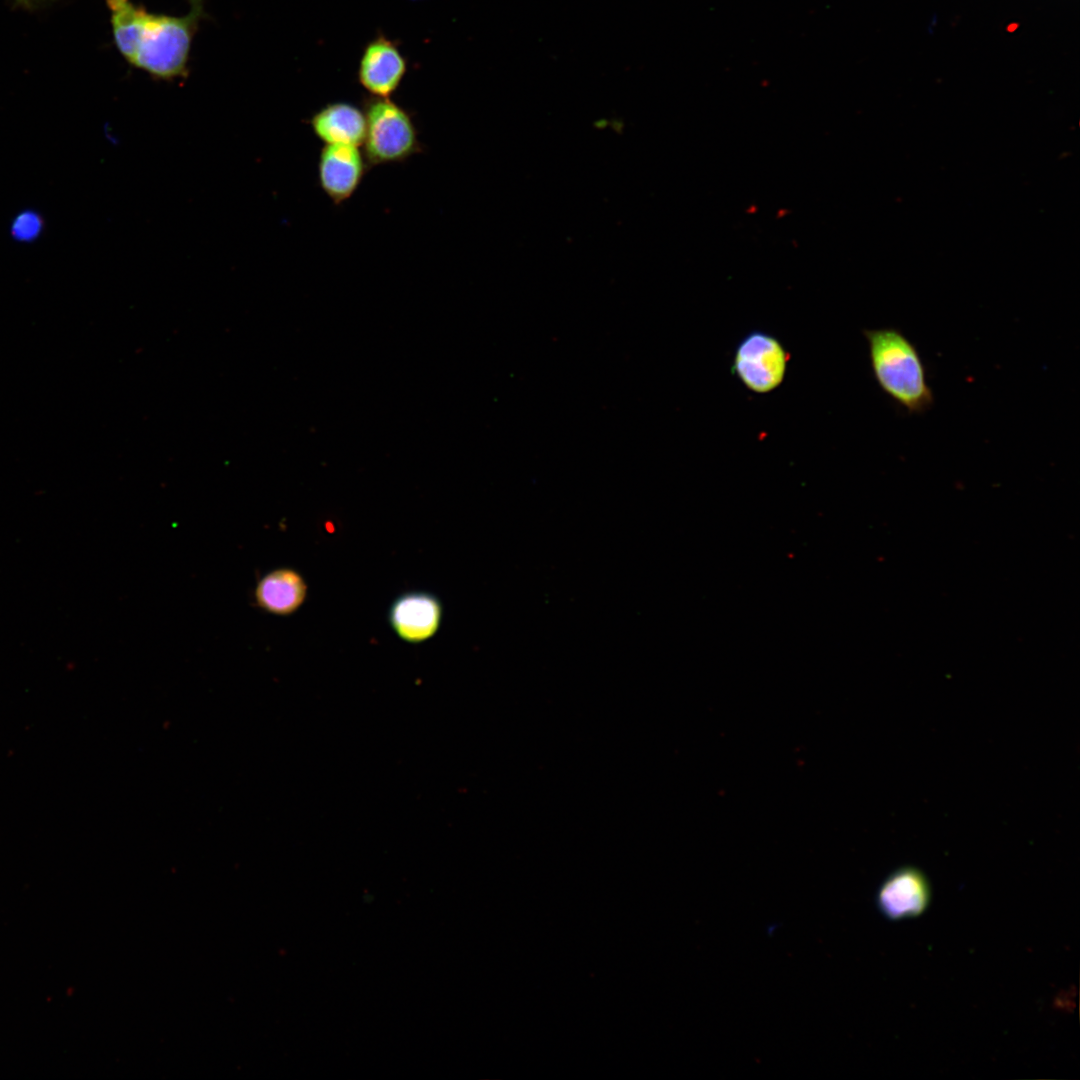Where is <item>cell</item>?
Masks as SVG:
<instances>
[{
  "label": "cell",
  "instance_id": "10",
  "mask_svg": "<svg viewBox=\"0 0 1080 1080\" xmlns=\"http://www.w3.org/2000/svg\"><path fill=\"white\" fill-rule=\"evenodd\" d=\"M307 585L303 577L290 568H278L264 575L255 589L257 605L266 612L286 616L294 613L305 601Z\"/></svg>",
  "mask_w": 1080,
  "mask_h": 1080
},
{
  "label": "cell",
  "instance_id": "9",
  "mask_svg": "<svg viewBox=\"0 0 1080 1080\" xmlns=\"http://www.w3.org/2000/svg\"><path fill=\"white\" fill-rule=\"evenodd\" d=\"M314 135L326 144L361 146L365 137L363 109L344 101L328 103L309 119Z\"/></svg>",
  "mask_w": 1080,
  "mask_h": 1080
},
{
  "label": "cell",
  "instance_id": "7",
  "mask_svg": "<svg viewBox=\"0 0 1080 1080\" xmlns=\"http://www.w3.org/2000/svg\"><path fill=\"white\" fill-rule=\"evenodd\" d=\"M442 606L437 597L426 592L399 596L392 604L389 620L395 633L404 641L428 640L439 629Z\"/></svg>",
  "mask_w": 1080,
  "mask_h": 1080
},
{
  "label": "cell",
  "instance_id": "2",
  "mask_svg": "<svg viewBox=\"0 0 1080 1080\" xmlns=\"http://www.w3.org/2000/svg\"><path fill=\"white\" fill-rule=\"evenodd\" d=\"M873 376L880 389L910 414L934 404L926 367L914 343L893 327L864 330Z\"/></svg>",
  "mask_w": 1080,
  "mask_h": 1080
},
{
  "label": "cell",
  "instance_id": "11",
  "mask_svg": "<svg viewBox=\"0 0 1080 1080\" xmlns=\"http://www.w3.org/2000/svg\"><path fill=\"white\" fill-rule=\"evenodd\" d=\"M41 224L39 216L33 213H23L15 219L12 232L17 239L29 240L38 235Z\"/></svg>",
  "mask_w": 1080,
  "mask_h": 1080
},
{
  "label": "cell",
  "instance_id": "6",
  "mask_svg": "<svg viewBox=\"0 0 1080 1080\" xmlns=\"http://www.w3.org/2000/svg\"><path fill=\"white\" fill-rule=\"evenodd\" d=\"M406 71V60L396 43L378 35L364 47L357 76L370 96L388 98L398 89Z\"/></svg>",
  "mask_w": 1080,
  "mask_h": 1080
},
{
  "label": "cell",
  "instance_id": "3",
  "mask_svg": "<svg viewBox=\"0 0 1080 1080\" xmlns=\"http://www.w3.org/2000/svg\"><path fill=\"white\" fill-rule=\"evenodd\" d=\"M363 111L366 128L362 146L369 167L401 163L421 152L410 113L390 97L366 98Z\"/></svg>",
  "mask_w": 1080,
  "mask_h": 1080
},
{
  "label": "cell",
  "instance_id": "12",
  "mask_svg": "<svg viewBox=\"0 0 1080 1080\" xmlns=\"http://www.w3.org/2000/svg\"><path fill=\"white\" fill-rule=\"evenodd\" d=\"M18 1L21 2L24 5H33V4L38 3L40 0H18Z\"/></svg>",
  "mask_w": 1080,
  "mask_h": 1080
},
{
  "label": "cell",
  "instance_id": "5",
  "mask_svg": "<svg viewBox=\"0 0 1080 1080\" xmlns=\"http://www.w3.org/2000/svg\"><path fill=\"white\" fill-rule=\"evenodd\" d=\"M368 166L359 147L326 144L318 159L319 186L335 205H340L358 190Z\"/></svg>",
  "mask_w": 1080,
  "mask_h": 1080
},
{
  "label": "cell",
  "instance_id": "8",
  "mask_svg": "<svg viewBox=\"0 0 1080 1080\" xmlns=\"http://www.w3.org/2000/svg\"><path fill=\"white\" fill-rule=\"evenodd\" d=\"M930 888L924 874L913 867L893 872L878 893L880 910L890 919L916 916L928 905Z\"/></svg>",
  "mask_w": 1080,
  "mask_h": 1080
},
{
  "label": "cell",
  "instance_id": "4",
  "mask_svg": "<svg viewBox=\"0 0 1080 1080\" xmlns=\"http://www.w3.org/2000/svg\"><path fill=\"white\" fill-rule=\"evenodd\" d=\"M789 359L788 351L777 337L755 330L738 343L731 370L748 390L766 394L783 383Z\"/></svg>",
  "mask_w": 1080,
  "mask_h": 1080
},
{
  "label": "cell",
  "instance_id": "1",
  "mask_svg": "<svg viewBox=\"0 0 1080 1080\" xmlns=\"http://www.w3.org/2000/svg\"><path fill=\"white\" fill-rule=\"evenodd\" d=\"M105 1L115 44L128 63L163 80L186 76L203 0H189L190 10L181 17L149 13L131 0Z\"/></svg>",
  "mask_w": 1080,
  "mask_h": 1080
}]
</instances>
